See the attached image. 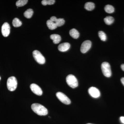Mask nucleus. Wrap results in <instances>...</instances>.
<instances>
[{
  "label": "nucleus",
  "mask_w": 124,
  "mask_h": 124,
  "mask_svg": "<svg viewBox=\"0 0 124 124\" xmlns=\"http://www.w3.org/2000/svg\"><path fill=\"white\" fill-rule=\"evenodd\" d=\"M56 95L58 99L62 103L67 105L70 104V100L63 93L61 92H58L56 93Z\"/></svg>",
  "instance_id": "obj_6"
},
{
  "label": "nucleus",
  "mask_w": 124,
  "mask_h": 124,
  "mask_svg": "<svg viewBox=\"0 0 124 124\" xmlns=\"http://www.w3.org/2000/svg\"><path fill=\"white\" fill-rule=\"evenodd\" d=\"M88 93L91 97L94 98H98L100 97V91L97 88L94 87H91L89 88Z\"/></svg>",
  "instance_id": "obj_10"
},
{
  "label": "nucleus",
  "mask_w": 124,
  "mask_h": 124,
  "mask_svg": "<svg viewBox=\"0 0 124 124\" xmlns=\"http://www.w3.org/2000/svg\"><path fill=\"white\" fill-rule=\"evenodd\" d=\"M31 108L34 112L39 116H46L48 111L44 106L39 103H35L32 104Z\"/></svg>",
  "instance_id": "obj_1"
},
{
  "label": "nucleus",
  "mask_w": 124,
  "mask_h": 124,
  "mask_svg": "<svg viewBox=\"0 0 124 124\" xmlns=\"http://www.w3.org/2000/svg\"></svg>",
  "instance_id": "obj_27"
},
{
  "label": "nucleus",
  "mask_w": 124,
  "mask_h": 124,
  "mask_svg": "<svg viewBox=\"0 0 124 124\" xmlns=\"http://www.w3.org/2000/svg\"><path fill=\"white\" fill-rule=\"evenodd\" d=\"M13 26L15 27H20L22 25V22L18 18H16L13 20L12 22Z\"/></svg>",
  "instance_id": "obj_18"
},
{
  "label": "nucleus",
  "mask_w": 124,
  "mask_h": 124,
  "mask_svg": "<svg viewBox=\"0 0 124 124\" xmlns=\"http://www.w3.org/2000/svg\"><path fill=\"white\" fill-rule=\"evenodd\" d=\"M33 11L31 9H28L24 13V16L27 18H31L33 15Z\"/></svg>",
  "instance_id": "obj_16"
},
{
  "label": "nucleus",
  "mask_w": 124,
  "mask_h": 124,
  "mask_svg": "<svg viewBox=\"0 0 124 124\" xmlns=\"http://www.w3.org/2000/svg\"><path fill=\"white\" fill-rule=\"evenodd\" d=\"M70 47V45L68 42H64L60 44L58 46L59 50L62 52L68 51Z\"/></svg>",
  "instance_id": "obj_11"
},
{
  "label": "nucleus",
  "mask_w": 124,
  "mask_h": 124,
  "mask_svg": "<svg viewBox=\"0 0 124 124\" xmlns=\"http://www.w3.org/2000/svg\"><path fill=\"white\" fill-rule=\"evenodd\" d=\"M99 36L102 41H104L106 40L107 37L106 33L103 31H99L98 32Z\"/></svg>",
  "instance_id": "obj_22"
},
{
  "label": "nucleus",
  "mask_w": 124,
  "mask_h": 124,
  "mask_svg": "<svg viewBox=\"0 0 124 124\" xmlns=\"http://www.w3.org/2000/svg\"><path fill=\"white\" fill-rule=\"evenodd\" d=\"M66 82L67 84L71 88H75L78 85V81L76 78L72 75H69L66 77Z\"/></svg>",
  "instance_id": "obj_4"
},
{
  "label": "nucleus",
  "mask_w": 124,
  "mask_h": 124,
  "mask_svg": "<svg viewBox=\"0 0 124 124\" xmlns=\"http://www.w3.org/2000/svg\"><path fill=\"white\" fill-rule=\"evenodd\" d=\"M54 23H55V24L57 25V27H60L63 25L65 23V21L64 19L63 18H57L55 20Z\"/></svg>",
  "instance_id": "obj_20"
},
{
  "label": "nucleus",
  "mask_w": 124,
  "mask_h": 124,
  "mask_svg": "<svg viewBox=\"0 0 124 124\" xmlns=\"http://www.w3.org/2000/svg\"><path fill=\"white\" fill-rule=\"evenodd\" d=\"M1 79V77H0V80Z\"/></svg>",
  "instance_id": "obj_28"
},
{
  "label": "nucleus",
  "mask_w": 124,
  "mask_h": 124,
  "mask_svg": "<svg viewBox=\"0 0 124 124\" xmlns=\"http://www.w3.org/2000/svg\"><path fill=\"white\" fill-rule=\"evenodd\" d=\"M17 81L15 77H11L8 78L7 81V87L9 91H15L17 88Z\"/></svg>",
  "instance_id": "obj_2"
},
{
  "label": "nucleus",
  "mask_w": 124,
  "mask_h": 124,
  "mask_svg": "<svg viewBox=\"0 0 124 124\" xmlns=\"http://www.w3.org/2000/svg\"><path fill=\"white\" fill-rule=\"evenodd\" d=\"M27 0H19L16 2V6L18 7H22L26 4Z\"/></svg>",
  "instance_id": "obj_21"
},
{
  "label": "nucleus",
  "mask_w": 124,
  "mask_h": 124,
  "mask_svg": "<svg viewBox=\"0 0 124 124\" xmlns=\"http://www.w3.org/2000/svg\"><path fill=\"white\" fill-rule=\"evenodd\" d=\"M1 32L4 37H7L10 33V26L7 23H5L1 27Z\"/></svg>",
  "instance_id": "obj_8"
},
{
  "label": "nucleus",
  "mask_w": 124,
  "mask_h": 124,
  "mask_svg": "<svg viewBox=\"0 0 124 124\" xmlns=\"http://www.w3.org/2000/svg\"><path fill=\"white\" fill-rule=\"evenodd\" d=\"M69 34L71 37L76 39L79 38L80 35L79 32L75 28L71 29L69 31Z\"/></svg>",
  "instance_id": "obj_13"
},
{
  "label": "nucleus",
  "mask_w": 124,
  "mask_h": 124,
  "mask_svg": "<svg viewBox=\"0 0 124 124\" xmlns=\"http://www.w3.org/2000/svg\"><path fill=\"white\" fill-rule=\"evenodd\" d=\"M31 90L37 95L40 96L42 94V91L41 88L38 85L35 84H31L30 85Z\"/></svg>",
  "instance_id": "obj_9"
},
{
  "label": "nucleus",
  "mask_w": 124,
  "mask_h": 124,
  "mask_svg": "<svg viewBox=\"0 0 124 124\" xmlns=\"http://www.w3.org/2000/svg\"><path fill=\"white\" fill-rule=\"evenodd\" d=\"M101 68L103 75L107 77H110L112 72L110 64L108 62H103L102 63Z\"/></svg>",
  "instance_id": "obj_3"
},
{
  "label": "nucleus",
  "mask_w": 124,
  "mask_h": 124,
  "mask_svg": "<svg viewBox=\"0 0 124 124\" xmlns=\"http://www.w3.org/2000/svg\"><path fill=\"white\" fill-rule=\"evenodd\" d=\"M105 11L107 13L109 14L112 13L115 11V8L112 6L110 5H106L104 7Z\"/></svg>",
  "instance_id": "obj_17"
},
{
  "label": "nucleus",
  "mask_w": 124,
  "mask_h": 124,
  "mask_svg": "<svg viewBox=\"0 0 124 124\" xmlns=\"http://www.w3.org/2000/svg\"><path fill=\"white\" fill-rule=\"evenodd\" d=\"M121 67V68L122 70L124 71V64H122Z\"/></svg>",
  "instance_id": "obj_26"
},
{
  "label": "nucleus",
  "mask_w": 124,
  "mask_h": 124,
  "mask_svg": "<svg viewBox=\"0 0 124 124\" xmlns=\"http://www.w3.org/2000/svg\"><path fill=\"white\" fill-rule=\"evenodd\" d=\"M51 39L53 40V42L55 44L59 43L61 40V37L60 35L58 34H54L50 36Z\"/></svg>",
  "instance_id": "obj_12"
},
{
  "label": "nucleus",
  "mask_w": 124,
  "mask_h": 124,
  "mask_svg": "<svg viewBox=\"0 0 124 124\" xmlns=\"http://www.w3.org/2000/svg\"><path fill=\"white\" fill-rule=\"evenodd\" d=\"M121 83L124 86V77L122 78L121 79Z\"/></svg>",
  "instance_id": "obj_25"
},
{
  "label": "nucleus",
  "mask_w": 124,
  "mask_h": 124,
  "mask_svg": "<svg viewBox=\"0 0 124 124\" xmlns=\"http://www.w3.org/2000/svg\"><path fill=\"white\" fill-rule=\"evenodd\" d=\"M95 7V5L93 2H88L85 3V8L86 10L91 11L93 10Z\"/></svg>",
  "instance_id": "obj_15"
},
{
  "label": "nucleus",
  "mask_w": 124,
  "mask_h": 124,
  "mask_svg": "<svg viewBox=\"0 0 124 124\" xmlns=\"http://www.w3.org/2000/svg\"><path fill=\"white\" fill-rule=\"evenodd\" d=\"M104 22L107 24L110 25L114 22V19L112 16H107L104 18Z\"/></svg>",
  "instance_id": "obj_19"
},
{
  "label": "nucleus",
  "mask_w": 124,
  "mask_h": 124,
  "mask_svg": "<svg viewBox=\"0 0 124 124\" xmlns=\"http://www.w3.org/2000/svg\"><path fill=\"white\" fill-rule=\"evenodd\" d=\"M46 25L47 27L50 30H53L55 29L57 27V25L55 24V23L54 22L51 20H47L46 23Z\"/></svg>",
  "instance_id": "obj_14"
},
{
  "label": "nucleus",
  "mask_w": 124,
  "mask_h": 124,
  "mask_svg": "<svg viewBox=\"0 0 124 124\" xmlns=\"http://www.w3.org/2000/svg\"><path fill=\"white\" fill-rule=\"evenodd\" d=\"M32 54L35 60L38 63L41 64H44L46 62L45 59L40 51L37 50H34L32 53Z\"/></svg>",
  "instance_id": "obj_5"
},
{
  "label": "nucleus",
  "mask_w": 124,
  "mask_h": 124,
  "mask_svg": "<svg viewBox=\"0 0 124 124\" xmlns=\"http://www.w3.org/2000/svg\"><path fill=\"white\" fill-rule=\"evenodd\" d=\"M55 2L54 0H43L41 1V4L44 6L46 5H52L54 4Z\"/></svg>",
  "instance_id": "obj_23"
},
{
  "label": "nucleus",
  "mask_w": 124,
  "mask_h": 124,
  "mask_svg": "<svg viewBox=\"0 0 124 124\" xmlns=\"http://www.w3.org/2000/svg\"><path fill=\"white\" fill-rule=\"evenodd\" d=\"M91 46V42L89 40L85 41L81 45L80 48L81 51L82 53H85L90 49Z\"/></svg>",
  "instance_id": "obj_7"
},
{
  "label": "nucleus",
  "mask_w": 124,
  "mask_h": 124,
  "mask_svg": "<svg viewBox=\"0 0 124 124\" xmlns=\"http://www.w3.org/2000/svg\"><path fill=\"white\" fill-rule=\"evenodd\" d=\"M120 120L121 122L124 124V116H121L120 117Z\"/></svg>",
  "instance_id": "obj_24"
}]
</instances>
